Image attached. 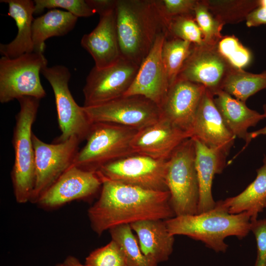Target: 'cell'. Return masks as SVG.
Listing matches in <instances>:
<instances>
[{"instance_id":"1","label":"cell","mask_w":266,"mask_h":266,"mask_svg":"<svg viewBox=\"0 0 266 266\" xmlns=\"http://www.w3.org/2000/svg\"><path fill=\"white\" fill-rule=\"evenodd\" d=\"M98 200L88 210L93 230L100 235L115 226L175 216L168 191L143 189L103 180Z\"/></svg>"},{"instance_id":"2","label":"cell","mask_w":266,"mask_h":266,"mask_svg":"<svg viewBox=\"0 0 266 266\" xmlns=\"http://www.w3.org/2000/svg\"><path fill=\"white\" fill-rule=\"evenodd\" d=\"M116 24L121 57L140 66L166 21L156 0H117Z\"/></svg>"},{"instance_id":"3","label":"cell","mask_w":266,"mask_h":266,"mask_svg":"<svg viewBox=\"0 0 266 266\" xmlns=\"http://www.w3.org/2000/svg\"><path fill=\"white\" fill-rule=\"evenodd\" d=\"M251 215L247 212L230 214L218 205L195 215L176 216L165 220L170 234L184 235L203 242L216 252L224 253L228 245L224 239L235 236L242 239L250 232Z\"/></svg>"},{"instance_id":"4","label":"cell","mask_w":266,"mask_h":266,"mask_svg":"<svg viewBox=\"0 0 266 266\" xmlns=\"http://www.w3.org/2000/svg\"><path fill=\"white\" fill-rule=\"evenodd\" d=\"M17 100L20 108L15 117L13 133L14 162L11 177L16 200L24 203L30 200L35 182V154L32 130L40 100L23 97Z\"/></svg>"},{"instance_id":"5","label":"cell","mask_w":266,"mask_h":266,"mask_svg":"<svg viewBox=\"0 0 266 266\" xmlns=\"http://www.w3.org/2000/svg\"><path fill=\"white\" fill-rule=\"evenodd\" d=\"M195 157L194 141L190 137L166 160L165 181L175 216L198 214L199 187Z\"/></svg>"},{"instance_id":"6","label":"cell","mask_w":266,"mask_h":266,"mask_svg":"<svg viewBox=\"0 0 266 266\" xmlns=\"http://www.w3.org/2000/svg\"><path fill=\"white\" fill-rule=\"evenodd\" d=\"M138 131L109 123H93L86 143L78 152L73 165L96 172L108 163L134 154L132 142Z\"/></svg>"},{"instance_id":"7","label":"cell","mask_w":266,"mask_h":266,"mask_svg":"<svg viewBox=\"0 0 266 266\" xmlns=\"http://www.w3.org/2000/svg\"><path fill=\"white\" fill-rule=\"evenodd\" d=\"M43 53L33 52L18 57L0 59V102L7 103L23 97L41 99L46 92L40 79L47 66Z\"/></svg>"},{"instance_id":"8","label":"cell","mask_w":266,"mask_h":266,"mask_svg":"<svg viewBox=\"0 0 266 266\" xmlns=\"http://www.w3.org/2000/svg\"><path fill=\"white\" fill-rule=\"evenodd\" d=\"M41 73L50 83L55 97L61 133L54 142H63L72 136L77 137L81 141L86 139L93 123L83 106H79L71 94L68 68L63 65L46 66Z\"/></svg>"},{"instance_id":"9","label":"cell","mask_w":266,"mask_h":266,"mask_svg":"<svg viewBox=\"0 0 266 266\" xmlns=\"http://www.w3.org/2000/svg\"><path fill=\"white\" fill-rule=\"evenodd\" d=\"M84 108L92 123H109L137 130L155 123L162 117L160 107L140 95L123 96Z\"/></svg>"},{"instance_id":"10","label":"cell","mask_w":266,"mask_h":266,"mask_svg":"<svg viewBox=\"0 0 266 266\" xmlns=\"http://www.w3.org/2000/svg\"><path fill=\"white\" fill-rule=\"evenodd\" d=\"M166 162L134 153L108 163L96 172L102 182L107 180L149 190L168 191Z\"/></svg>"},{"instance_id":"11","label":"cell","mask_w":266,"mask_h":266,"mask_svg":"<svg viewBox=\"0 0 266 266\" xmlns=\"http://www.w3.org/2000/svg\"><path fill=\"white\" fill-rule=\"evenodd\" d=\"M32 140L35 154V182L30 201L36 203L46 191L73 165L81 140L72 136L61 142L47 143L33 133Z\"/></svg>"},{"instance_id":"12","label":"cell","mask_w":266,"mask_h":266,"mask_svg":"<svg viewBox=\"0 0 266 266\" xmlns=\"http://www.w3.org/2000/svg\"><path fill=\"white\" fill-rule=\"evenodd\" d=\"M139 66L121 57L113 65L102 68L95 66L83 89L84 107L101 104L123 96L131 86Z\"/></svg>"},{"instance_id":"13","label":"cell","mask_w":266,"mask_h":266,"mask_svg":"<svg viewBox=\"0 0 266 266\" xmlns=\"http://www.w3.org/2000/svg\"><path fill=\"white\" fill-rule=\"evenodd\" d=\"M233 68L219 52L217 45L192 44L177 77L203 85L213 94L221 90Z\"/></svg>"},{"instance_id":"14","label":"cell","mask_w":266,"mask_h":266,"mask_svg":"<svg viewBox=\"0 0 266 266\" xmlns=\"http://www.w3.org/2000/svg\"><path fill=\"white\" fill-rule=\"evenodd\" d=\"M102 184L97 172L84 170L72 165L41 195L36 203L46 208H56L92 196L101 187Z\"/></svg>"},{"instance_id":"15","label":"cell","mask_w":266,"mask_h":266,"mask_svg":"<svg viewBox=\"0 0 266 266\" xmlns=\"http://www.w3.org/2000/svg\"><path fill=\"white\" fill-rule=\"evenodd\" d=\"M166 36V32H162L157 36L124 96L140 95L161 107L170 87L162 58V46Z\"/></svg>"},{"instance_id":"16","label":"cell","mask_w":266,"mask_h":266,"mask_svg":"<svg viewBox=\"0 0 266 266\" xmlns=\"http://www.w3.org/2000/svg\"><path fill=\"white\" fill-rule=\"evenodd\" d=\"M205 89L203 85L177 77L160 107L162 117L191 137L197 109Z\"/></svg>"},{"instance_id":"17","label":"cell","mask_w":266,"mask_h":266,"mask_svg":"<svg viewBox=\"0 0 266 266\" xmlns=\"http://www.w3.org/2000/svg\"><path fill=\"white\" fill-rule=\"evenodd\" d=\"M191 138L227 156L236 138L226 126L215 104L213 94L207 89L197 109Z\"/></svg>"},{"instance_id":"18","label":"cell","mask_w":266,"mask_h":266,"mask_svg":"<svg viewBox=\"0 0 266 266\" xmlns=\"http://www.w3.org/2000/svg\"><path fill=\"white\" fill-rule=\"evenodd\" d=\"M190 135L162 117L155 123L138 130L132 147L134 153L167 160L175 149Z\"/></svg>"},{"instance_id":"19","label":"cell","mask_w":266,"mask_h":266,"mask_svg":"<svg viewBox=\"0 0 266 266\" xmlns=\"http://www.w3.org/2000/svg\"><path fill=\"white\" fill-rule=\"evenodd\" d=\"M80 43L92 57L97 68H105L117 62L121 54L116 9L100 15L97 26L92 32L83 35Z\"/></svg>"},{"instance_id":"20","label":"cell","mask_w":266,"mask_h":266,"mask_svg":"<svg viewBox=\"0 0 266 266\" xmlns=\"http://www.w3.org/2000/svg\"><path fill=\"white\" fill-rule=\"evenodd\" d=\"M192 138L195 146V166L199 187L198 214L210 210L216 205L212 194L213 180L215 175L221 173L224 169L227 155Z\"/></svg>"},{"instance_id":"21","label":"cell","mask_w":266,"mask_h":266,"mask_svg":"<svg viewBox=\"0 0 266 266\" xmlns=\"http://www.w3.org/2000/svg\"><path fill=\"white\" fill-rule=\"evenodd\" d=\"M8 4V15L16 24L18 32L15 38L7 44H0V53L9 58L34 52L32 25L34 18V3L32 0H1Z\"/></svg>"},{"instance_id":"22","label":"cell","mask_w":266,"mask_h":266,"mask_svg":"<svg viewBox=\"0 0 266 266\" xmlns=\"http://www.w3.org/2000/svg\"><path fill=\"white\" fill-rule=\"evenodd\" d=\"M137 234L143 254L157 264L167 261L173 251L174 236L170 234L165 220L148 219L130 224Z\"/></svg>"},{"instance_id":"23","label":"cell","mask_w":266,"mask_h":266,"mask_svg":"<svg viewBox=\"0 0 266 266\" xmlns=\"http://www.w3.org/2000/svg\"><path fill=\"white\" fill-rule=\"evenodd\" d=\"M215 104L231 133L246 141L248 129L265 119L264 114L248 107L241 101L222 90L213 94Z\"/></svg>"},{"instance_id":"24","label":"cell","mask_w":266,"mask_h":266,"mask_svg":"<svg viewBox=\"0 0 266 266\" xmlns=\"http://www.w3.org/2000/svg\"><path fill=\"white\" fill-rule=\"evenodd\" d=\"M216 202L230 214L247 212L251 219L257 218L258 214L266 209V156L262 166L257 169L256 178L242 192Z\"/></svg>"},{"instance_id":"25","label":"cell","mask_w":266,"mask_h":266,"mask_svg":"<svg viewBox=\"0 0 266 266\" xmlns=\"http://www.w3.org/2000/svg\"><path fill=\"white\" fill-rule=\"evenodd\" d=\"M77 20V17L59 9H50L34 18L32 25L34 52L43 53L46 39L66 34L73 29Z\"/></svg>"},{"instance_id":"26","label":"cell","mask_w":266,"mask_h":266,"mask_svg":"<svg viewBox=\"0 0 266 266\" xmlns=\"http://www.w3.org/2000/svg\"><path fill=\"white\" fill-rule=\"evenodd\" d=\"M266 88V70L260 73L233 68L228 74L221 90L245 102L251 96Z\"/></svg>"},{"instance_id":"27","label":"cell","mask_w":266,"mask_h":266,"mask_svg":"<svg viewBox=\"0 0 266 266\" xmlns=\"http://www.w3.org/2000/svg\"><path fill=\"white\" fill-rule=\"evenodd\" d=\"M130 224L115 226L109 230L112 240L117 245L125 266H157L142 252L137 238Z\"/></svg>"},{"instance_id":"28","label":"cell","mask_w":266,"mask_h":266,"mask_svg":"<svg viewBox=\"0 0 266 266\" xmlns=\"http://www.w3.org/2000/svg\"><path fill=\"white\" fill-rule=\"evenodd\" d=\"M192 44L177 38L166 36L162 46V58L169 86L177 79Z\"/></svg>"},{"instance_id":"29","label":"cell","mask_w":266,"mask_h":266,"mask_svg":"<svg viewBox=\"0 0 266 266\" xmlns=\"http://www.w3.org/2000/svg\"><path fill=\"white\" fill-rule=\"evenodd\" d=\"M213 15L224 25L245 20L259 6V0H205Z\"/></svg>"},{"instance_id":"30","label":"cell","mask_w":266,"mask_h":266,"mask_svg":"<svg viewBox=\"0 0 266 266\" xmlns=\"http://www.w3.org/2000/svg\"><path fill=\"white\" fill-rule=\"evenodd\" d=\"M167 37L177 38L193 44H204L202 32L194 15L179 16L166 21Z\"/></svg>"},{"instance_id":"31","label":"cell","mask_w":266,"mask_h":266,"mask_svg":"<svg viewBox=\"0 0 266 266\" xmlns=\"http://www.w3.org/2000/svg\"><path fill=\"white\" fill-rule=\"evenodd\" d=\"M194 15L202 32L204 43L209 45H217L223 37L221 31L224 24L213 15L205 0H197Z\"/></svg>"},{"instance_id":"32","label":"cell","mask_w":266,"mask_h":266,"mask_svg":"<svg viewBox=\"0 0 266 266\" xmlns=\"http://www.w3.org/2000/svg\"><path fill=\"white\" fill-rule=\"evenodd\" d=\"M219 52L234 68L243 69L251 60L250 51L233 35L223 36L217 44Z\"/></svg>"},{"instance_id":"33","label":"cell","mask_w":266,"mask_h":266,"mask_svg":"<svg viewBox=\"0 0 266 266\" xmlns=\"http://www.w3.org/2000/svg\"><path fill=\"white\" fill-rule=\"evenodd\" d=\"M34 14H39L45 9L60 8L78 17H88L95 13L87 0H34Z\"/></svg>"},{"instance_id":"34","label":"cell","mask_w":266,"mask_h":266,"mask_svg":"<svg viewBox=\"0 0 266 266\" xmlns=\"http://www.w3.org/2000/svg\"><path fill=\"white\" fill-rule=\"evenodd\" d=\"M86 266H125L116 243L111 240L106 245L92 251L86 258Z\"/></svg>"},{"instance_id":"35","label":"cell","mask_w":266,"mask_h":266,"mask_svg":"<svg viewBox=\"0 0 266 266\" xmlns=\"http://www.w3.org/2000/svg\"><path fill=\"white\" fill-rule=\"evenodd\" d=\"M161 13L166 21L174 17L194 15L196 0H156Z\"/></svg>"},{"instance_id":"36","label":"cell","mask_w":266,"mask_h":266,"mask_svg":"<svg viewBox=\"0 0 266 266\" xmlns=\"http://www.w3.org/2000/svg\"><path fill=\"white\" fill-rule=\"evenodd\" d=\"M250 231L254 233L257 242L255 266H266V219H251Z\"/></svg>"},{"instance_id":"37","label":"cell","mask_w":266,"mask_h":266,"mask_svg":"<svg viewBox=\"0 0 266 266\" xmlns=\"http://www.w3.org/2000/svg\"><path fill=\"white\" fill-rule=\"evenodd\" d=\"M247 27H256L266 24V0H259V6L252 10L246 18Z\"/></svg>"},{"instance_id":"38","label":"cell","mask_w":266,"mask_h":266,"mask_svg":"<svg viewBox=\"0 0 266 266\" xmlns=\"http://www.w3.org/2000/svg\"><path fill=\"white\" fill-rule=\"evenodd\" d=\"M95 13L99 15L115 9L117 0H87Z\"/></svg>"},{"instance_id":"39","label":"cell","mask_w":266,"mask_h":266,"mask_svg":"<svg viewBox=\"0 0 266 266\" xmlns=\"http://www.w3.org/2000/svg\"><path fill=\"white\" fill-rule=\"evenodd\" d=\"M263 114L265 115V117L266 119V104L263 105ZM261 135H266V125L262 129L248 133L246 140L245 141L246 144L244 148H245L247 146L248 144L253 139H254Z\"/></svg>"},{"instance_id":"40","label":"cell","mask_w":266,"mask_h":266,"mask_svg":"<svg viewBox=\"0 0 266 266\" xmlns=\"http://www.w3.org/2000/svg\"><path fill=\"white\" fill-rule=\"evenodd\" d=\"M64 266H86L80 263L75 257L71 256H68L63 263Z\"/></svg>"},{"instance_id":"41","label":"cell","mask_w":266,"mask_h":266,"mask_svg":"<svg viewBox=\"0 0 266 266\" xmlns=\"http://www.w3.org/2000/svg\"><path fill=\"white\" fill-rule=\"evenodd\" d=\"M56 266H64L63 263L57 265Z\"/></svg>"}]
</instances>
